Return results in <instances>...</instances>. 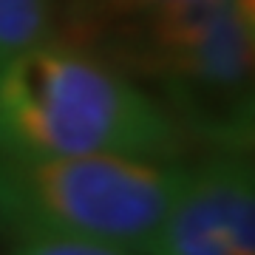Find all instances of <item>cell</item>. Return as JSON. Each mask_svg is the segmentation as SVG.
<instances>
[{
	"instance_id": "1",
	"label": "cell",
	"mask_w": 255,
	"mask_h": 255,
	"mask_svg": "<svg viewBox=\"0 0 255 255\" xmlns=\"http://www.w3.org/2000/svg\"><path fill=\"white\" fill-rule=\"evenodd\" d=\"M176 117L94 48L48 37L0 65V156H130L179 162Z\"/></svg>"
},
{
	"instance_id": "2",
	"label": "cell",
	"mask_w": 255,
	"mask_h": 255,
	"mask_svg": "<svg viewBox=\"0 0 255 255\" xmlns=\"http://www.w3.org/2000/svg\"><path fill=\"white\" fill-rule=\"evenodd\" d=\"M184 164L130 156H0V233L71 236L150 255Z\"/></svg>"
},
{
	"instance_id": "3",
	"label": "cell",
	"mask_w": 255,
	"mask_h": 255,
	"mask_svg": "<svg viewBox=\"0 0 255 255\" xmlns=\"http://www.w3.org/2000/svg\"><path fill=\"white\" fill-rule=\"evenodd\" d=\"M150 255H255V182L244 150L216 147L184 167Z\"/></svg>"
},
{
	"instance_id": "4",
	"label": "cell",
	"mask_w": 255,
	"mask_h": 255,
	"mask_svg": "<svg viewBox=\"0 0 255 255\" xmlns=\"http://www.w3.org/2000/svg\"><path fill=\"white\" fill-rule=\"evenodd\" d=\"M201 3L213 0H65V9L80 46L94 51L108 46L111 54H117L156 20ZM108 48H102L100 54H105Z\"/></svg>"
},
{
	"instance_id": "5",
	"label": "cell",
	"mask_w": 255,
	"mask_h": 255,
	"mask_svg": "<svg viewBox=\"0 0 255 255\" xmlns=\"http://www.w3.org/2000/svg\"><path fill=\"white\" fill-rule=\"evenodd\" d=\"M54 37V0H0V65Z\"/></svg>"
},
{
	"instance_id": "6",
	"label": "cell",
	"mask_w": 255,
	"mask_h": 255,
	"mask_svg": "<svg viewBox=\"0 0 255 255\" xmlns=\"http://www.w3.org/2000/svg\"><path fill=\"white\" fill-rule=\"evenodd\" d=\"M9 255H133L114 244H102L91 238H71V236H48V233H31L17 236Z\"/></svg>"
},
{
	"instance_id": "7",
	"label": "cell",
	"mask_w": 255,
	"mask_h": 255,
	"mask_svg": "<svg viewBox=\"0 0 255 255\" xmlns=\"http://www.w3.org/2000/svg\"><path fill=\"white\" fill-rule=\"evenodd\" d=\"M241 3H244V6H247V9H250V11L255 9V0H241Z\"/></svg>"
}]
</instances>
